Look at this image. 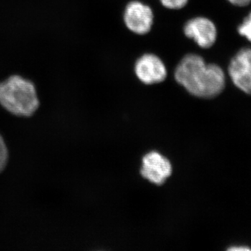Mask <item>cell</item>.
Masks as SVG:
<instances>
[{"mask_svg": "<svg viewBox=\"0 0 251 251\" xmlns=\"http://www.w3.org/2000/svg\"><path fill=\"white\" fill-rule=\"evenodd\" d=\"M175 80L190 94L201 98H213L224 90L226 75L216 64H206L202 57L189 54L178 64Z\"/></svg>", "mask_w": 251, "mask_h": 251, "instance_id": "1", "label": "cell"}, {"mask_svg": "<svg viewBox=\"0 0 251 251\" xmlns=\"http://www.w3.org/2000/svg\"><path fill=\"white\" fill-rule=\"evenodd\" d=\"M0 105L16 116H32L39 107L35 85L21 75H11L0 82Z\"/></svg>", "mask_w": 251, "mask_h": 251, "instance_id": "2", "label": "cell"}, {"mask_svg": "<svg viewBox=\"0 0 251 251\" xmlns=\"http://www.w3.org/2000/svg\"><path fill=\"white\" fill-rule=\"evenodd\" d=\"M126 26L135 34L143 35L151 30L153 22L152 10L141 1H130L124 14Z\"/></svg>", "mask_w": 251, "mask_h": 251, "instance_id": "3", "label": "cell"}, {"mask_svg": "<svg viewBox=\"0 0 251 251\" xmlns=\"http://www.w3.org/2000/svg\"><path fill=\"white\" fill-rule=\"evenodd\" d=\"M228 73L237 88L251 94V49L244 48L235 54L229 63Z\"/></svg>", "mask_w": 251, "mask_h": 251, "instance_id": "4", "label": "cell"}, {"mask_svg": "<svg viewBox=\"0 0 251 251\" xmlns=\"http://www.w3.org/2000/svg\"><path fill=\"white\" fill-rule=\"evenodd\" d=\"M135 73L138 78L146 85L160 83L168 74L164 63L153 54H143L136 61Z\"/></svg>", "mask_w": 251, "mask_h": 251, "instance_id": "5", "label": "cell"}, {"mask_svg": "<svg viewBox=\"0 0 251 251\" xmlns=\"http://www.w3.org/2000/svg\"><path fill=\"white\" fill-rule=\"evenodd\" d=\"M184 34L202 49H209L217 39V29L208 18L197 17L188 21L184 25Z\"/></svg>", "mask_w": 251, "mask_h": 251, "instance_id": "6", "label": "cell"}, {"mask_svg": "<svg viewBox=\"0 0 251 251\" xmlns=\"http://www.w3.org/2000/svg\"><path fill=\"white\" fill-rule=\"evenodd\" d=\"M172 173L171 162L161 153L151 151L144 156L141 174L157 185L163 184Z\"/></svg>", "mask_w": 251, "mask_h": 251, "instance_id": "7", "label": "cell"}, {"mask_svg": "<svg viewBox=\"0 0 251 251\" xmlns=\"http://www.w3.org/2000/svg\"><path fill=\"white\" fill-rule=\"evenodd\" d=\"M239 34L247 38L251 42V13L243 21L242 24L238 27Z\"/></svg>", "mask_w": 251, "mask_h": 251, "instance_id": "8", "label": "cell"}, {"mask_svg": "<svg viewBox=\"0 0 251 251\" xmlns=\"http://www.w3.org/2000/svg\"><path fill=\"white\" fill-rule=\"evenodd\" d=\"M8 150L6 148L4 139L0 135V173H1L6 166L8 161Z\"/></svg>", "mask_w": 251, "mask_h": 251, "instance_id": "9", "label": "cell"}, {"mask_svg": "<svg viewBox=\"0 0 251 251\" xmlns=\"http://www.w3.org/2000/svg\"><path fill=\"white\" fill-rule=\"evenodd\" d=\"M161 4L170 9H180L184 7L188 0H160Z\"/></svg>", "mask_w": 251, "mask_h": 251, "instance_id": "10", "label": "cell"}, {"mask_svg": "<svg viewBox=\"0 0 251 251\" xmlns=\"http://www.w3.org/2000/svg\"><path fill=\"white\" fill-rule=\"evenodd\" d=\"M228 1L231 4L238 6H247L251 2V0H228Z\"/></svg>", "mask_w": 251, "mask_h": 251, "instance_id": "11", "label": "cell"}, {"mask_svg": "<svg viewBox=\"0 0 251 251\" xmlns=\"http://www.w3.org/2000/svg\"><path fill=\"white\" fill-rule=\"evenodd\" d=\"M229 251H250L251 249L249 248L244 247V246H241V247H233L229 249Z\"/></svg>", "mask_w": 251, "mask_h": 251, "instance_id": "12", "label": "cell"}]
</instances>
